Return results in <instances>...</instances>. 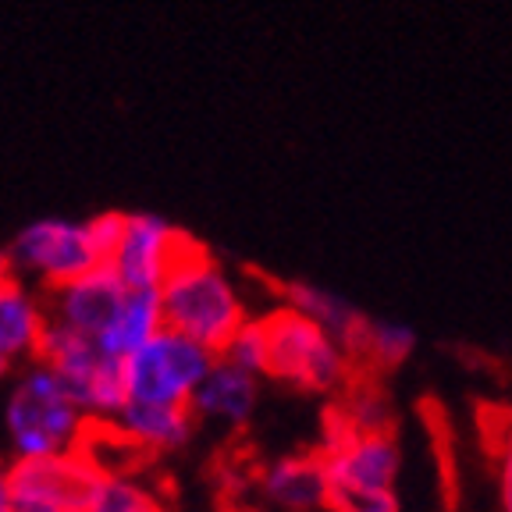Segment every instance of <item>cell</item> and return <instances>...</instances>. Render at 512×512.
<instances>
[{
	"instance_id": "cell-1",
	"label": "cell",
	"mask_w": 512,
	"mask_h": 512,
	"mask_svg": "<svg viewBox=\"0 0 512 512\" xmlns=\"http://www.w3.org/2000/svg\"><path fill=\"white\" fill-rule=\"evenodd\" d=\"M160 306H164L168 331L192 338L214 356H224V349L249 324L246 303L228 281V274L189 232L178 246L168 278L160 285Z\"/></svg>"
},
{
	"instance_id": "cell-2",
	"label": "cell",
	"mask_w": 512,
	"mask_h": 512,
	"mask_svg": "<svg viewBox=\"0 0 512 512\" xmlns=\"http://www.w3.org/2000/svg\"><path fill=\"white\" fill-rule=\"evenodd\" d=\"M89 424L93 420L68 392V384L40 360L15 377L4 402V431L15 459L72 456L79 452Z\"/></svg>"
},
{
	"instance_id": "cell-3",
	"label": "cell",
	"mask_w": 512,
	"mask_h": 512,
	"mask_svg": "<svg viewBox=\"0 0 512 512\" xmlns=\"http://www.w3.org/2000/svg\"><path fill=\"white\" fill-rule=\"evenodd\" d=\"M267 335V377L296 384L303 392H338L349 388L352 360L349 352L292 306H278L260 317Z\"/></svg>"
},
{
	"instance_id": "cell-4",
	"label": "cell",
	"mask_w": 512,
	"mask_h": 512,
	"mask_svg": "<svg viewBox=\"0 0 512 512\" xmlns=\"http://www.w3.org/2000/svg\"><path fill=\"white\" fill-rule=\"evenodd\" d=\"M36 360L47 363L68 384V392L86 409L89 420H114L128 402L125 363L107 356L100 342L82 335V331L50 320Z\"/></svg>"
},
{
	"instance_id": "cell-5",
	"label": "cell",
	"mask_w": 512,
	"mask_h": 512,
	"mask_svg": "<svg viewBox=\"0 0 512 512\" xmlns=\"http://www.w3.org/2000/svg\"><path fill=\"white\" fill-rule=\"evenodd\" d=\"M214 352L196 345L178 331H160L146 349L125 360L128 399L160 402V406H189L214 367Z\"/></svg>"
},
{
	"instance_id": "cell-6",
	"label": "cell",
	"mask_w": 512,
	"mask_h": 512,
	"mask_svg": "<svg viewBox=\"0 0 512 512\" xmlns=\"http://www.w3.org/2000/svg\"><path fill=\"white\" fill-rule=\"evenodd\" d=\"M8 253L18 274L40 278L50 292L86 278L89 271L104 264L93 249L86 221H64V217H43V221L25 224Z\"/></svg>"
},
{
	"instance_id": "cell-7",
	"label": "cell",
	"mask_w": 512,
	"mask_h": 512,
	"mask_svg": "<svg viewBox=\"0 0 512 512\" xmlns=\"http://www.w3.org/2000/svg\"><path fill=\"white\" fill-rule=\"evenodd\" d=\"M15 512H72L86 509L93 498L100 473L79 456L54 459H15L8 466Z\"/></svg>"
},
{
	"instance_id": "cell-8",
	"label": "cell",
	"mask_w": 512,
	"mask_h": 512,
	"mask_svg": "<svg viewBox=\"0 0 512 512\" xmlns=\"http://www.w3.org/2000/svg\"><path fill=\"white\" fill-rule=\"evenodd\" d=\"M185 232L168 224L157 214H128L125 239L114 253L111 267L128 288H157L164 285L175 253L182 246Z\"/></svg>"
},
{
	"instance_id": "cell-9",
	"label": "cell",
	"mask_w": 512,
	"mask_h": 512,
	"mask_svg": "<svg viewBox=\"0 0 512 512\" xmlns=\"http://www.w3.org/2000/svg\"><path fill=\"white\" fill-rule=\"evenodd\" d=\"M125 296L128 285L118 278V271L111 264H100L86 278L50 292V313H54L50 320L82 331L89 338H100L114 320V313H118V306L125 303Z\"/></svg>"
},
{
	"instance_id": "cell-10",
	"label": "cell",
	"mask_w": 512,
	"mask_h": 512,
	"mask_svg": "<svg viewBox=\"0 0 512 512\" xmlns=\"http://www.w3.org/2000/svg\"><path fill=\"white\" fill-rule=\"evenodd\" d=\"M267 498L288 512H313L328 509L331 502V473L328 459L320 452L310 456H285L271 463L260 477Z\"/></svg>"
},
{
	"instance_id": "cell-11",
	"label": "cell",
	"mask_w": 512,
	"mask_h": 512,
	"mask_svg": "<svg viewBox=\"0 0 512 512\" xmlns=\"http://www.w3.org/2000/svg\"><path fill=\"white\" fill-rule=\"evenodd\" d=\"M168 328L164 324V306H160V292L157 288H128L125 303L118 306L114 320L107 324V331L96 342L107 356L114 360H132L139 349L153 342L160 331Z\"/></svg>"
},
{
	"instance_id": "cell-12",
	"label": "cell",
	"mask_w": 512,
	"mask_h": 512,
	"mask_svg": "<svg viewBox=\"0 0 512 512\" xmlns=\"http://www.w3.org/2000/svg\"><path fill=\"white\" fill-rule=\"evenodd\" d=\"M111 424L121 427L132 441H139L146 452H175L189 441L196 413L189 406H160V402L128 399Z\"/></svg>"
},
{
	"instance_id": "cell-13",
	"label": "cell",
	"mask_w": 512,
	"mask_h": 512,
	"mask_svg": "<svg viewBox=\"0 0 512 512\" xmlns=\"http://www.w3.org/2000/svg\"><path fill=\"white\" fill-rule=\"evenodd\" d=\"M256 406V374L235 367L232 360L217 356L207 381L192 399V413L203 420H224V424H246Z\"/></svg>"
},
{
	"instance_id": "cell-14",
	"label": "cell",
	"mask_w": 512,
	"mask_h": 512,
	"mask_svg": "<svg viewBox=\"0 0 512 512\" xmlns=\"http://www.w3.org/2000/svg\"><path fill=\"white\" fill-rule=\"evenodd\" d=\"M331 484L356 488H392L399 473V445L392 431H367L349 452L328 459Z\"/></svg>"
},
{
	"instance_id": "cell-15",
	"label": "cell",
	"mask_w": 512,
	"mask_h": 512,
	"mask_svg": "<svg viewBox=\"0 0 512 512\" xmlns=\"http://www.w3.org/2000/svg\"><path fill=\"white\" fill-rule=\"evenodd\" d=\"M50 317L43 306L25 292L22 281L0 288V360H29L40 356V342L47 335Z\"/></svg>"
},
{
	"instance_id": "cell-16",
	"label": "cell",
	"mask_w": 512,
	"mask_h": 512,
	"mask_svg": "<svg viewBox=\"0 0 512 512\" xmlns=\"http://www.w3.org/2000/svg\"><path fill=\"white\" fill-rule=\"evenodd\" d=\"M285 306H292V310H299L303 317H310L313 324H320V328L328 331L342 349L349 345V338L360 331L363 320H367L352 303L338 299L335 292H324V288L310 285V281H296V285H288L285 288Z\"/></svg>"
},
{
	"instance_id": "cell-17",
	"label": "cell",
	"mask_w": 512,
	"mask_h": 512,
	"mask_svg": "<svg viewBox=\"0 0 512 512\" xmlns=\"http://www.w3.org/2000/svg\"><path fill=\"white\" fill-rule=\"evenodd\" d=\"M79 456L93 466L100 477H132L150 452L139 441L128 438L111 420H93L79 445Z\"/></svg>"
},
{
	"instance_id": "cell-18",
	"label": "cell",
	"mask_w": 512,
	"mask_h": 512,
	"mask_svg": "<svg viewBox=\"0 0 512 512\" xmlns=\"http://www.w3.org/2000/svg\"><path fill=\"white\" fill-rule=\"evenodd\" d=\"M153 505L160 502L132 477H104L96 484L86 512H146Z\"/></svg>"
},
{
	"instance_id": "cell-19",
	"label": "cell",
	"mask_w": 512,
	"mask_h": 512,
	"mask_svg": "<svg viewBox=\"0 0 512 512\" xmlns=\"http://www.w3.org/2000/svg\"><path fill=\"white\" fill-rule=\"evenodd\" d=\"M331 512H399L392 488H356V484H331Z\"/></svg>"
},
{
	"instance_id": "cell-20",
	"label": "cell",
	"mask_w": 512,
	"mask_h": 512,
	"mask_svg": "<svg viewBox=\"0 0 512 512\" xmlns=\"http://www.w3.org/2000/svg\"><path fill=\"white\" fill-rule=\"evenodd\" d=\"M360 438H363L360 424L352 420V413L342 406V402L324 409V424H320V456L324 459L342 456V452H349Z\"/></svg>"
},
{
	"instance_id": "cell-21",
	"label": "cell",
	"mask_w": 512,
	"mask_h": 512,
	"mask_svg": "<svg viewBox=\"0 0 512 512\" xmlns=\"http://www.w3.org/2000/svg\"><path fill=\"white\" fill-rule=\"evenodd\" d=\"M224 360H232L235 367L249 370V374H267V335L260 320H249L246 328L235 335V342L224 349Z\"/></svg>"
},
{
	"instance_id": "cell-22",
	"label": "cell",
	"mask_w": 512,
	"mask_h": 512,
	"mask_svg": "<svg viewBox=\"0 0 512 512\" xmlns=\"http://www.w3.org/2000/svg\"><path fill=\"white\" fill-rule=\"evenodd\" d=\"M125 224H128V214H121V210H104V214H96L86 221V232H89V239H93V249L104 264H111L114 253H118L121 239H125Z\"/></svg>"
},
{
	"instance_id": "cell-23",
	"label": "cell",
	"mask_w": 512,
	"mask_h": 512,
	"mask_svg": "<svg viewBox=\"0 0 512 512\" xmlns=\"http://www.w3.org/2000/svg\"><path fill=\"white\" fill-rule=\"evenodd\" d=\"M498 459H502V512H512V413L505 416V424H502Z\"/></svg>"
},
{
	"instance_id": "cell-24",
	"label": "cell",
	"mask_w": 512,
	"mask_h": 512,
	"mask_svg": "<svg viewBox=\"0 0 512 512\" xmlns=\"http://www.w3.org/2000/svg\"><path fill=\"white\" fill-rule=\"evenodd\" d=\"M0 512H15V495H11V477L8 466L0 463Z\"/></svg>"
},
{
	"instance_id": "cell-25",
	"label": "cell",
	"mask_w": 512,
	"mask_h": 512,
	"mask_svg": "<svg viewBox=\"0 0 512 512\" xmlns=\"http://www.w3.org/2000/svg\"><path fill=\"white\" fill-rule=\"evenodd\" d=\"M11 281H18V271H15V264H11L8 249H0V288L11 285Z\"/></svg>"
},
{
	"instance_id": "cell-26",
	"label": "cell",
	"mask_w": 512,
	"mask_h": 512,
	"mask_svg": "<svg viewBox=\"0 0 512 512\" xmlns=\"http://www.w3.org/2000/svg\"><path fill=\"white\" fill-rule=\"evenodd\" d=\"M11 367H15V363L11 360H0V384L8 381V374H11Z\"/></svg>"
},
{
	"instance_id": "cell-27",
	"label": "cell",
	"mask_w": 512,
	"mask_h": 512,
	"mask_svg": "<svg viewBox=\"0 0 512 512\" xmlns=\"http://www.w3.org/2000/svg\"><path fill=\"white\" fill-rule=\"evenodd\" d=\"M146 512H164V505H153V509H146Z\"/></svg>"
},
{
	"instance_id": "cell-28",
	"label": "cell",
	"mask_w": 512,
	"mask_h": 512,
	"mask_svg": "<svg viewBox=\"0 0 512 512\" xmlns=\"http://www.w3.org/2000/svg\"><path fill=\"white\" fill-rule=\"evenodd\" d=\"M72 512H86V509H72Z\"/></svg>"
}]
</instances>
